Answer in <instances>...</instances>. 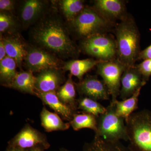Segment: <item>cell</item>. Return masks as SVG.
Listing matches in <instances>:
<instances>
[{"mask_svg": "<svg viewBox=\"0 0 151 151\" xmlns=\"http://www.w3.org/2000/svg\"><path fill=\"white\" fill-rule=\"evenodd\" d=\"M35 46L61 58L77 57L79 49L71 39L65 23L55 14H47L32 28L29 34Z\"/></svg>", "mask_w": 151, "mask_h": 151, "instance_id": "obj_1", "label": "cell"}, {"mask_svg": "<svg viewBox=\"0 0 151 151\" xmlns=\"http://www.w3.org/2000/svg\"><path fill=\"white\" fill-rule=\"evenodd\" d=\"M116 26V57L126 67L134 66L140 52L139 32L134 20L126 15Z\"/></svg>", "mask_w": 151, "mask_h": 151, "instance_id": "obj_2", "label": "cell"}, {"mask_svg": "<svg viewBox=\"0 0 151 151\" xmlns=\"http://www.w3.org/2000/svg\"><path fill=\"white\" fill-rule=\"evenodd\" d=\"M132 151H151V112H134L126 122Z\"/></svg>", "mask_w": 151, "mask_h": 151, "instance_id": "obj_3", "label": "cell"}, {"mask_svg": "<svg viewBox=\"0 0 151 151\" xmlns=\"http://www.w3.org/2000/svg\"><path fill=\"white\" fill-rule=\"evenodd\" d=\"M97 131L95 135L111 142L123 140L129 142L126 122L116 113L115 103L111 102L105 113L97 118Z\"/></svg>", "mask_w": 151, "mask_h": 151, "instance_id": "obj_4", "label": "cell"}, {"mask_svg": "<svg viewBox=\"0 0 151 151\" xmlns=\"http://www.w3.org/2000/svg\"><path fill=\"white\" fill-rule=\"evenodd\" d=\"M70 27L83 40L97 34L104 33L111 26V22L103 17L94 9L85 7L73 20Z\"/></svg>", "mask_w": 151, "mask_h": 151, "instance_id": "obj_5", "label": "cell"}, {"mask_svg": "<svg viewBox=\"0 0 151 151\" xmlns=\"http://www.w3.org/2000/svg\"><path fill=\"white\" fill-rule=\"evenodd\" d=\"M81 47L86 54L101 61L116 59V42L104 33L97 34L83 40Z\"/></svg>", "mask_w": 151, "mask_h": 151, "instance_id": "obj_6", "label": "cell"}, {"mask_svg": "<svg viewBox=\"0 0 151 151\" xmlns=\"http://www.w3.org/2000/svg\"><path fill=\"white\" fill-rule=\"evenodd\" d=\"M97 73L103 78L114 103L119 96L121 87V78L126 67L117 59L101 61L97 65Z\"/></svg>", "mask_w": 151, "mask_h": 151, "instance_id": "obj_7", "label": "cell"}, {"mask_svg": "<svg viewBox=\"0 0 151 151\" xmlns=\"http://www.w3.org/2000/svg\"><path fill=\"white\" fill-rule=\"evenodd\" d=\"M24 65L27 70L39 73L48 68H60L62 61L55 55L35 46L28 45Z\"/></svg>", "mask_w": 151, "mask_h": 151, "instance_id": "obj_8", "label": "cell"}, {"mask_svg": "<svg viewBox=\"0 0 151 151\" xmlns=\"http://www.w3.org/2000/svg\"><path fill=\"white\" fill-rule=\"evenodd\" d=\"M9 145L27 150L39 147L47 150L50 147L46 136L27 124L9 142Z\"/></svg>", "mask_w": 151, "mask_h": 151, "instance_id": "obj_9", "label": "cell"}, {"mask_svg": "<svg viewBox=\"0 0 151 151\" xmlns=\"http://www.w3.org/2000/svg\"><path fill=\"white\" fill-rule=\"evenodd\" d=\"M41 0L22 1L19 9V19L24 29L35 25L46 14L48 4Z\"/></svg>", "mask_w": 151, "mask_h": 151, "instance_id": "obj_10", "label": "cell"}, {"mask_svg": "<svg viewBox=\"0 0 151 151\" xmlns=\"http://www.w3.org/2000/svg\"><path fill=\"white\" fill-rule=\"evenodd\" d=\"M75 85L78 93L83 97L96 101L110 99L111 95L106 84L95 76L87 75Z\"/></svg>", "mask_w": 151, "mask_h": 151, "instance_id": "obj_11", "label": "cell"}, {"mask_svg": "<svg viewBox=\"0 0 151 151\" xmlns=\"http://www.w3.org/2000/svg\"><path fill=\"white\" fill-rule=\"evenodd\" d=\"M65 80L60 68H48L41 71L36 76V92H56Z\"/></svg>", "mask_w": 151, "mask_h": 151, "instance_id": "obj_12", "label": "cell"}, {"mask_svg": "<svg viewBox=\"0 0 151 151\" xmlns=\"http://www.w3.org/2000/svg\"><path fill=\"white\" fill-rule=\"evenodd\" d=\"M146 83L136 65L126 68L121 78L120 98L124 100L132 97Z\"/></svg>", "mask_w": 151, "mask_h": 151, "instance_id": "obj_13", "label": "cell"}, {"mask_svg": "<svg viewBox=\"0 0 151 151\" xmlns=\"http://www.w3.org/2000/svg\"><path fill=\"white\" fill-rule=\"evenodd\" d=\"M94 7L100 15L110 22L121 20L127 15L125 2L121 0H96Z\"/></svg>", "mask_w": 151, "mask_h": 151, "instance_id": "obj_14", "label": "cell"}, {"mask_svg": "<svg viewBox=\"0 0 151 151\" xmlns=\"http://www.w3.org/2000/svg\"><path fill=\"white\" fill-rule=\"evenodd\" d=\"M5 47L7 56L15 60L18 67L20 68L27 54L28 45L17 34L1 37Z\"/></svg>", "mask_w": 151, "mask_h": 151, "instance_id": "obj_15", "label": "cell"}, {"mask_svg": "<svg viewBox=\"0 0 151 151\" xmlns=\"http://www.w3.org/2000/svg\"><path fill=\"white\" fill-rule=\"evenodd\" d=\"M36 96L45 105H48L54 110L57 114H59L67 121L70 122L72 120L75 112L59 100L56 92H36Z\"/></svg>", "mask_w": 151, "mask_h": 151, "instance_id": "obj_16", "label": "cell"}, {"mask_svg": "<svg viewBox=\"0 0 151 151\" xmlns=\"http://www.w3.org/2000/svg\"><path fill=\"white\" fill-rule=\"evenodd\" d=\"M101 61L92 58L71 60L63 63L62 68L64 71H70L71 75L77 77L79 81H81L85 73L98 65Z\"/></svg>", "mask_w": 151, "mask_h": 151, "instance_id": "obj_17", "label": "cell"}, {"mask_svg": "<svg viewBox=\"0 0 151 151\" xmlns=\"http://www.w3.org/2000/svg\"><path fill=\"white\" fill-rule=\"evenodd\" d=\"M83 151H132L129 148L124 145L121 141L111 142L95 135L92 140L86 143Z\"/></svg>", "mask_w": 151, "mask_h": 151, "instance_id": "obj_18", "label": "cell"}, {"mask_svg": "<svg viewBox=\"0 0 151 151\" xmlns=\"http://www.w3.org/2000/svg\"><path fill=\"white\" fill-rule=\"evenodd\" d=\"M36 77L32 72L22 70L18 73L9 88L16 89L24 93L36 96L35 90Z\"/></svg>", "mask_w": 151, "mask_h": 151, "instance_id": "obj_19", "label": "cell"}, {"mask_svg": "<svg viewBox=\"0 0 151 151\" xmlns=\"http://www.w3.org/2000/svg\"><path fill=\"white\" fill-rule=\"evenodd\" d=\"M41 125L47 132L65 131L70 127L69 123H64L56 113L48 111L45 107L40 113Z\"/></svg>", "mask_w": 151, "mask_h": 151, "instance_id": "obj_20", "label": "cell"}, {"mask_svg": "<svg viewBox=\"0 0 151 151\" xmlns=\"http://www.w3.org/2000/svg\"><path fill=\"white\" fill-rule=\"evenodd\" d=\"M70 74L67 80L56 92L57 95L63 104L71 108L74 112L78 109L75 85Z\"/></svg>", "mask_w": 151, "mask_h": 151, "instance_id": "obj_21", "label": "cell"}, {"mask_svg": "<svg viewBox=\"0 0 151 151\" xmlns=\"http://www.w3.org/2000/svg\"><path fill=\"white\" fill-rule=\"evenodd\" d=\"M140 88L133 94L132 97L126 100L119 101L117 100L115 103L116 113L118 116L124 118L125 122L127 121L134 111L138 108V99L140 94Z\"/></svg>", "mask_w": 151, "mask_h": 151, "instance_id": "obj_22", "label": "cell"}, {"mask_svg": "<svg viewBox=\"0 0 151 151\" xmlns=\"http://www.w3.org/2000/svg\"><path fill=\"white\" fill-rule=\"evenodd\" d=\"M15 60L7 56L0 61V80L1 84L8 87L15 78L18 72Z\"/></svg>", "mask_w": 151, "mask_h": 151, "instance_id": "obj_23", "label": "cell"}, {"mask_svg": "<svg viewBox=\"0 0 151 151\" xmlns=\"http://www.w3.org/2000/svg\"><path fill=\"white\" fill-rule=\"evenodd\" d=\"M69 124L75 131L88 128L93 130L95 133L97 131V117L89 113H75Z\"/></svg>", "mask_w": 151, "mask_h": 151, "instance_id": "obj_24", "label": "cell"}, {"mask_svg": "<svg viewBox=\"0 0 151 151\" xmlns=\"http://www.w3.org/2000/svg\"><path fill=\"white\" fill-rule=\"evenodd\" d=\"M59 6L69 22L73 20L85 8L84 1L80 0H62L59 1Z\"/></svg>", "mask_w": 151, "mask_h": 151, "instance_id": "obj_25", "label": "cell"}, {"mask_svg": "<svg viewBox=\"0 0 151 151\" xmlns=\"http://www.w3.org/2000/svg\"><path fill=\"white\" fill-rule=\"evenodd\" d=\"M19 20L12 13L1 12L0 13V33L12 35L17 33L20 26Z\"/></svg>", "mask_w": 151, "mask_h": 151, "instance_id": "obj_26", "label": "cell"}, {"mask_svg": "<svg viewBox=\"0 0 151 151\" xmlns=\"http://www.w3.org/2000/svg\"><path fill=\"white\" fill-rule=\"evenodd\" d=\"M77 108L97 118L106 111V108L96 100L83 96L77 100Z\"/></svg>", "mask_w": 151, "mask_h": 151, "instance_id": "obj_27", "label": "cell"}, {"mask_svg": "<svg viewBox=\"0 0 151 151\" xmlns=\"http://www.w3.org/2000/svg\"><path fill=\"white\" fill-rule=\"evenodd\" d=\"M136 66L142 76L143 79L147 82L151 76V59L145 60Z\"/></svg>", "mask_w": 151, "mask_h": 151, "instance_id": "obj_28", "label": "cell"}, {"mask_svg": "<svg viewBox=\"0 0 151 151\" xmlns=\"http://www.w3.org/2000/svg\"><path fill=\"white\" fill-rule=\"evenodd\" d=\"M17 6V1L13 0H1L0 10L1 12L12 13L14 10Z\"/></svg>", "mask_w": 151, "mask_h": 151, "instance_id": "obj_29", "label": "cell"}, {"mask_svg": "<svg viewBox=\"0 0 151 151\" xmlns=\"http://www.w3.org/2000/svg\"><path fill=\"white\" fill-rule=\"evenodd\" d=\"M151 59V44L144 50L141 51L139 54L138 60Z\"/></svg>", "mask_w": 151, "mask_h": 151, "instance_id": "obj_30", "label": "cell"}, {"mask_svg": "<svg viewBox=\"0 0 151 151\" xmlns=\"http://www.w3.org/2000/svg\"><path fill=\"white\" fill-rule=\"evenodd\" d=\"M7 54L6 52L5 47L3 42V40L1 39L0 41V61L3 60L6 57Z\"/></svg>", "mask_w": 151, "mask_h": 151, "instance_id": "obj_31", "label": "cell"}, {"mask_svg": "<svg viewBox=\"0 0 151 151\" xmlns=\"http://www.w3.org/2000/svg\"><path fill=\"white\" fill-rule=\"evenodd\" d=\"M5 151H27L24 149L13 147V146H9L8 147Z\"/></svg>", "mask_w": 151, "mask_h": 151, "instance_id": "obj_32", "label": "cell"}, {"mask_svg": "<svg viewBox=\"0 0 151 151\" xmlns=\"http://www.w3.org/2000/svg\"><path fill=\"white\" fill-rule=\"evenodd\" d=\"M45 149L41 147H37L26 150L27 151H45Z\"/></svg>", "mask_w": 151, "mask_h": 151, "instance_id": "obj_33", "label": "cell"}, {"mask_svg": "<svg viewBox=\"0 0 151 151\" xmlns=\"http://www.w3.org/2000/svg\"><path fill=\"white\" fill-rule=\"evenodd\" d=\"M60 151H72L69 150H66V149L63 148H61L60 149Z\"/></svg>", "mask_w": 151, "mask_h": 151, "instance_id": "obj_34", "label": "cell"}]
</instances>
